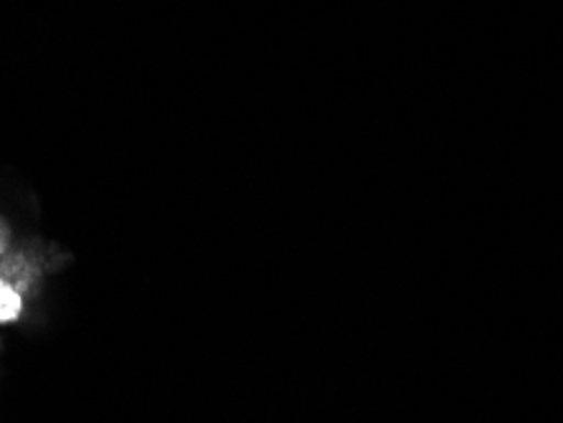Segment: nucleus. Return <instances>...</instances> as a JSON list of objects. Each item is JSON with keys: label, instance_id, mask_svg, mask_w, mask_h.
<instances>
[{"label": "nucleus", "instance_id": "nucleus-1", "mask_svg": "<svg viewBox=\"0 0 563 423\" xmlns=\"http://www.w3.org/2000/svg\"><path fill=\"white\" fill-rule=\"evenodd\" d=\"M23 314V297L11 281L0 279V325H11Z\"/></svg>", "mask_w": 563, "mask_h": 423}, {"label": "nucleus", "instance_id": "nucleus-2", "mask_svg": "<svg viewBox=\"0 0 563 423\" xmlns=\"http://www.w3.org/2000/svg\"><path fill=\"white\" fill-rule=\"evenodd\" d=\"M5 242H8V234H5L3 223H0V254H3V252H5Z\"/></svg>", "mask_w": 563, "mask_h": 423}]
</instances>
